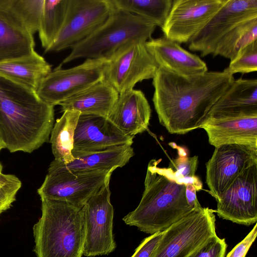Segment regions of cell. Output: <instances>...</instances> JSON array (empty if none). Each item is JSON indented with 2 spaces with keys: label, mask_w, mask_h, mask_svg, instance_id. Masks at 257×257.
<instances>
[{
  "label": "cell",
  "mask_w": 257,
  "mask_h": 257,
  "mask_svg": "<svg viewBox=\"0 0 257 257\" xmlns=\"http://www.w3.org/2000/svg\"><path fill=\"white\" fill-rule=\"evenodd\" d=\"M113 9L111 0H68L62 27L45 53L72 48L101 26Z\"/></svg>",
  "instance_id": "52a82bcc"
},
{
  "label": "cell",
  "mask_w": 257,
  "mask_h": 257,
  "mask_svg": "<svg viewBox=\"0 0 257 257\" xmlns=\"http://www.w3.org/2000/svg\"><path fill=\"white\" fill-rule=\"evenodd\" d=\"M134 138L124 134L107 117L80 113L74 133L72 155L75 159L93 152L132 146Z\"/></svg>",
  "instance_id": "2e32d148"
},
{
  "label": "cell",
  "mask_w": 257,
  "mask_h": 257,
  "mask_svg": "<svg viewBox=\"0 0 257 257\" xmlns=\"http://www.w3.org/2000/svg\"><path fill=\"white\" fill-rule=\"evenodd\" d=\"M257 164V148L228 144L215 148L206 164V183L216 200L246 169Z\"/></svg>",
  "instance_id": "7c38bea8"
},
{
  "label": "cell",
  "mask_w": 257,
  "mask_h": 257,
  "mask_svg": "<svg viewBox=\"0 0 257 257\" xmlns=\"http://www.w3.org/2000/svg\"><path fill=\"white\" fill-rule=\"evenodd\" d=\"M134 155L132 146L124 145L87 154L67 164L54 160L49 168L71 173L114 171L125 166Z\"/></svg>",
  "instance_id": "7402d4cb"
},
{
  "label": "cell",
  "mask_w": 257,
  "mask_h": 257,
  "mask_svg": "<svg viewBox=\"0 0 257 257\" xmlns=\"http://www.w3.org/2000/svg\"><path fill=\"white\" fill-rule=\"evenodd\" d=\"M35 45L33 34L0 12V63L30 55Z\"/></svg>",
  "instance_id": "cb8c5ba5"
},
{
  "label": "cell",
  "mask_w": 257,
  "mask_h": 257,
  "mask_svg": "<svg viewBox=\"0 0 257 257\" xmlns=\"http://www.w3.org/2000/svg\"><path fill=\"white\" fill-rule=\"evenodd\" d=\"M160 161L149 163L140 203L122 218L127 225L151 234L163 231L194 210L187 201V184L169 167H159Z\"/></svg>",
  "instance_id": "3957f363"
},
{
  "label": "cell",
  "mask_w": 257,
  "mask_h": 257,
  "mask_svg": "<svg viewBox=\"0 0 257 257\" xmlns=\"http://www.w3.org/2000/svg\"><path fill=\"white\" fill-rule=\"evenodd\" d=\"M256 114L257 80L240 78L234 80L216 101L207 118Z\"/></svg>",
  "instance_id": "ffe728a7"
},
{
  "label": "cell",
  "mask_w": 257,
  "mask_h": 257,
  "mask_svg": "<svg viewBox=\"0 0 257 257\" xmlns=\"http://www.w3.org/2000/svg\"><path fill=\"white\" fill-rule=\"evenodd\" d=\"M162 233L163 231L156 232L144 239L131 257H152Z\"/></svg>",
  "instance_id": "836d02e7"
},
{
  "label": "cell",
  "mask_w": 257,
  "mask_h": 257,
  "mask_svg": "<svg viewBox=\"0 0 257 257\" xmlns=\"http://www.w3.org/2000/svg\"><path fill=\"white\" fill-rule=\"evenodd\" d=\"M68 0H44L38 31L42 46L49 47L59 34L65 19Z\"/></svg>",
  "instance_id": "f1b7e54d"
},
{
  "label": "cell",
  "mask_w": 257,
  "mask_h": 257,
  "mask_svg": "<svg viewBox=\"0 0 257 257\" xmlns=\"http://www.w3.org/2000/svg\"><path fill=\"white\" fill-rule=\"evenodd\" d=\"M257 40V18L244 21L218 42L212 55L232 60L245 47Z\"/></svg>",
  "instance_id": "4316f807"
},
{
  "label": "cell",
  "mask_w": 257,
  "mask_h": 257,
  "mask_svg": "<svg viewBox=\"0 0 257 257\" xmlns=\"http://www.w3.org/2000/svg\"><path fill=\"white\" fill-rule=\"evenodd\" d=\"M51 71V65L35 51L30 55L0 63V74L35 91Z\"/></svg>",
  "instance_id": "603a6c76"
},
{
  "label": "cell",
  "mask_w": 257,
  "mask_h": 257,
  "mask_svg": "<svg viewBox=\"0 0 257 257\" xmlns=\"http://www.w3.org/2000/svg\"><path fill=\"white\" fill-rule=\"evenodd\" d=\"M145 42L132 41L107 61L104 79L119 94L134 89L138 82L154 78L159 66Z\"/></svg>",
  "instance_id": "8fae6325"
},
{
  "label": "cell",
  "mask_w": 257,
  "mask_h": 257,
  "mask_svg": "<svg viewBox=\"0 0 257 257\" xmlns=\"http://www.w3.org/2000/svg\"><path fill=\"white\" fill-rule=\"evenodd\" d=\"M151 109L144 93L132 89L119 94L107 118L124 134L135 137L148 127Z\"/></svg>",
  "instance_id": "ac0fdd59"
},
{
  "label": "cell",
  "mask_w": 257,
  "mask_h": 257,
  "mask_svg": "<svg viewBox=\"0 0 257 257\" xmlns=\"http://www.w3.org/2000/svg\"><path fill=\"white\" fill-rule=\"evenodd\" d=\"M257 18V0H227L224 6L191 39L189 49L202 57L212 55L216 45L241 22Z\"/></svg>",
  "instance_id": "9a60e30c"
},
{
  "label": "cell",
  "mask_w": 257,
  "mask_h": 257,
  "mask_svg": "<svg viewBox=\"0 0 257 257\" xmlns=\"http://www.w3.org/2000/svg\"><path fill=\"white\" fill-rule=\"evenodd\" d=\"M119 95L118 92L103 79L61 102L64 112L75 111L81 114L108 116Z\"/></svg>",
  "instance_id": "44dd1931"
},
{
  "label": "cell",
  "mask_w": 257,
  "mask_h": 257,
  "mask_svg": "<svg viewBox=\"0 0 257 257\" xmlns=\"http://www.w3.org/2000/svg\"><path fill=\"white\" fill-rule=\"evenodd\" d=\"M42 215L33 227L37 257H82L85 223L82 208L41 199Z\"/></svg>",
  "instance_id": "277c9868"
},
{
  "label": "cell",
  "mask_w": 257,
  "mask_h": 257,
  "mask_svg": "<svg viewBox=\"0 0 257 257\" xmlns=\"http://www.w3.org/2000/svg\"><path fill=\"white\" fill-rule=\"evenodd\" d=\"M80 113L66 110L57 119L50 134L52 153L55 160L67 164L75 159L72 155L74 135Z\"/></svg>",
  "instance_id": "d4e9b609"
},
{
  "label": "cell",
  "mask_w": 257,
  "mask_h": 257,
  "mask_svg": "<svg viewBox=\"0 0 257 257\" xmlns=\"http://www.w3.org/2000/svg\"><path fill=\"white\" fill-rule=\"evenodd\" d=\"M227 0H174L161 28L164 36L179 44L189 43Z\"/></svg>",
  "instance_id": "4fadbf2b"
},
{
  "label": "cell",
  "mask_w": 257,
  "mask_h": 257,
  "mask_svg": "<svg viewBox=\"0 0 257 257\" xmlns=\"http://www.w3.org/2000/svg\"><path fill=\"white\" fill-rule=\"evenodd\" d=\"M156 27L147 20L113 5L107 20L91 35L73 46L62 64L80 58L108 60L126 44L150 39Z\"/></svg>",
  "instance_id": "5b68a950"
},
{
  "label": "cell",
  "mask_w": 257,
  "mask_h": 257,
  "mask_svg": "<svg viewBox=\"0 0 257 257\" xmlns=\"http://www.w3.org/2000/svg\"><path fill=\"white\" fill-rule=\"evenodd\" d=\"M113 171L71 173L49 168L38 193L41 199L63 201L82 208L91 196L109 182Z\"/></svg>",
  "instance_id": "9c48e42d"
},
{
  "label": "cell",
  "mask_w": 257,
  "mask_h": 257,
  "mask_svg": "<svg viewBox=\"0 0 257 257\" xmlns=\"http://www.w3.org/2000/svg\"><path fill=\"white\" fill-rule=\"evenodd\" d=\"M215 210H194L163 231L152 257H188L216 234Z\"/></svg>",
  "instance_id": "8992f818"
},
{
  "label": "cell",
  "mask_w": 257,
  "mask_h": 257,
  "mask_svg": "<svg viewBox=\"0 0 257 257\" xmlns=\"http://www.w3.org/2000/svg\"><path fill=\"white\" fill-rule=\"evenodd\" d=\"M44 3V0H0V12L34 35L39 29Z\"/></svg>",
  "instance_id": "484cf974"
},
{
  "label": "cell",
  "mask_w": 257,
  "mask_h": 257,
  "mask_svg": "<svg viewBox=\"0 0 257 257\" xmlns=\"http://www.w3.org/2000/svg\"><path fill=\"white\" fill-rule=\"evenodd\" d=\"M174 0H111L117 8L140 16L161 28L165 24Z\"/></svg>",
  "instance_id": "83f0119b"
},
{
  "label": "cell",
  "mask_w": 257,
  "mask_h": 257,
  "mask_svg": "<svg viewBox=\"0 0 257 257\" xmlns=\"http://www.w3.org/2000/svg\"><path fill=\"white\" fill-rule=\"evenodd\" d=\"M227 244L217 234L208 239L188 257H224Z\"/></svg>",
  "instance_id": "d6a6232c"
},
{
  "label": "cell",
  "mask_w": 257,
  "mask_h": 257,
  "mask_svg": "<svg viewBox=\"0 0 257 257\" xmlns=\"http://www.w3.org/2000/svg\"><path fill=\"white\" fill-rule=\"evenodd\" d=\"M145 45L159 66L175 73L189 76L208 71L206 63L200 57L165 36L151 38Z\"/></svg>",
  "instance_id": "d6986e66"
},
{
  "label": "cell",
  "mask_w": 257,
  "mask_h": 257,
  "mask_svg": "<svg viewBox=\"0 0 257 257\" xmlns=\"http://www.w3.org/2000/svg\"><path fill=\"white\" fill-rule=\"evenodd\" d=\"M257 70V40L242 49L224 71L230 75L256 72Z\"/></svg>",
  "instance_id": "4dcf8cb0"
},
{
  "label": "cell",
  "mask_w": 257,
  "mask_h": 257,
  "mask_svg": "<svg viewBox=\"0 0 257 257\" xmlns=\"http://www.w3.org/2000/svg\"><path fill=\"white\" fill-rule=\"evenodd\" d=\"M109 182L91 196L82 208L85 223L83 255H107L116 247L113 233V207Z\"/></svg>",
  "instance_id": "30bf717a"
},
{
  "label": "cell",
  "mask_w": 257,
  "mask_h": 257,
  "mask_svg": "<svg viewBox=\"0 0 257 257\" xmlns=\"http://www.w3.org/2000/svg\"><path fill=\"white\" fill-rule=\"evenodd\" d=\"M54 121V105L0 74V140L5 148L32 153L48 142Z\"/></svg>",
  "instance_id": "7a4b0ae2"
},
{
  "label": "cell",
  "mask_w": 257,
  "mask_h": 257,
  "mask_svg": "<svg viewBox=\"0 0 257 257\" xmlns=\"http://www.w3.org/2000/svg\"><path fill=\"white\" fill-rule=\"evenodd\" d=\"M107 60L86 59L68 69L61 65L52 70L41 81L36 92L44 101L53 105L61 102L104 79Z\"/></svg>",
  "instance_id": "ba28073f"
},
{
  "label": "cell",
  "mask_w": 257,
  "mask_h": 257,
  "mask_svg": "<svg viewBox=\"0 0 257 257\" xmlns=\"http://www.w3.org/2000/svg\"><path fill=\"white\" fill-rule=\"evenodd\" d=\"M201 128L215 148L228 144L257 148V114L208 118Z\"/></svg>",
  "instance_id": "e0dca14e"
},
{
  "label": "cell",
  "mask_w": 257,
  "mask_h": 257,
  "mask_svg": "<svg viewBox=\"0 0 257 257\" xmlns=\"http://www.w3.org/2000/svg\"><path fill=\"white\" fill-rule=\"evenodd\" d=\"M256 226L255 224L245 238L228 253L226 257H245L256 237Z\"/></svg>",
  "instance_id": "e575fe53"
},
{
  "label": "cell",
  "mask_w": 257,
  "mask_h": 257,
  "mask_svg": "<svg viewBox=\"0 0 257 257\" xmlns=\"http://www.w3.org/2000/svg\"><path fill=\"white\" fill-rule=\"evenodd\" d=\"M218 216L245 225L257 221V164L244 170L216 200Z\"/></svg>",
  "instance_id": "5bb4252c"
},
{
  "label": "cell",
  "mask_w": 257,
  "mask_h": 257,
  "mask_svg": "<svg viewBox=\"0 0 257 257\" xmlns=\"http://www.w3.org/2000/svg\"><path fill=\"white\" fill-rule=\"evenodd\" d=\"M0 163V215L8 209L16 200L17 192L20 189L21 181L15 175L2 172Z\"/></svg>",
  "instance_id": "1f68e13d"
},
{
  "label": "cell",
  "mask_w": 257,
  "mask_h": 257,
  "mask_svg": "<svg viewBox=\"0 0 257 257\" xmlns=\"http://www.w3.org/2000/svg\"><path fill=\"white\" fill-rule=\"evenodd\" d=\"M224 72L189 76L159 66L153 78V101L160 123L171 134L201 128L219 98L234 80Z\"/></svg>",
  "instance_id": "6da1fadb"
},
{
  "label": "cell",
  "mask_w": 257,
  "mask_h": 257,
  "mask_svg": "<svg viewBox=\"0 0 257 257\" xmlns=\"http://www.w3.org/2000/svg\"><path fill=\"white\" fill-rule=\"evenodd\" d=\"M169 145L177 149L178 157L172 160L169 167L173 171L174 175L187 184L193 185L199 191L202 188V183L199 178L195 175L197 170L198 157L187 156L185 149L171 143Z\"/></svg>",
  "instance_id": "f546056e"
}]
</instances>
